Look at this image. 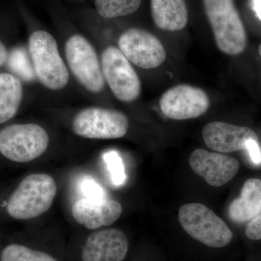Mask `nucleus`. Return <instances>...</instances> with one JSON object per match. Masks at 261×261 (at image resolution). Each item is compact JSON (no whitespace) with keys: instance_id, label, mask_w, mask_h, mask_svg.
Wrapping results in <instances>:
<instances>
[{"instance_id":"nucleus-18","label":"nucleus","mask_w":261,"mask_h":261,"mask_svg":"<svg viewBox=\"0 0 261 261\" xmlns=\"http://www.w3.org/2000/svg\"><path fill=\"white\" fill-rule=\"evenodd\" d=\"M142 0H95L97 11L106 18L133 14L140 8Z\"/></svg>"},{"instance_id":"nucleus-20","label":"nucleus","mask_w":261,"mask_h":261,"mask_svg":"<svg viewBox=\"0 0 261 261\" xmlns=\"http://www.w3.org/2000/svg\"><path fill=\"white\" fill-rule=\"evenodd\" d=\"M8 66L13 73L25 82H32L35 80L34 65L31 63L27 51L24 48H15L10 51L8 57Z\"/></svg>"},{"instance_id":"nucleus-8","label":"nucleus","mask_w":261,"mask_h":261,"mask_svg":"<svg viewBox=\"0 0 261 261\" xmlns=\"http://www.w3.org/2000/svg\"><path fill=\"white\" fill-rule=\"evenodd\" d=\"M102 66L103 75L117 99L129 102L140 96V78L119 49L106 48L102 54Z\"/></svg>"},{"instance_id":"nucleus-25","label":"nucleus","mask_w":261,"mask_h":261,"mask_svg":"<svg viewBox=\"0 0 261 261\" xmlns=\"http://www.w3.org/2000/svg\"><path fill=\"white\" fill-rule=\"evenodd\" d=\"M252 8L261 20V0H251Z\"/></svg>"},{"instance_id":"nucleus-22","label":"nucleus","mask_w":261,"mask_h":261,"mask_svg":"<svg viewBox=\"0 0 261 261\" xmlns=\"http://www.w3.org/2000/svg\"><path fill=\"white\" fill-rule=\"evenodd\" d=\"M80 188L82 193L85 196V198L95 200L106 199L105 190L93 178H83L80 182Z\"/></svg>"},{"instance_id":"nucleus-1","label":"nucleus","mask_w":261,"mask_h":261,"mask_svg":"<svg viewBox=\"0 0 261 261\" xmlns=\"http://www.w3.org/2000/svg\"><path fill=\"white\" fill-rule=\"evenodd\" d=\"M57 194L54 178L46 173H34L23 178L10 195L6 211L16 220H29L47 212Z\"/></svg>"},{"instance_id":"nucleus-13","label":"nucleus","mask_w":261,"mask_h":261,"mask_svg":"<svg viewBox=\"0 0 261 261\" xmlns=\"http://www.w3.org/2000/svg\"><path fill=\"white\" fill-rule=\"evenodd\" d=\"M202 137L209 148L221 153L245 150L247 141L258 140L252 128L221 121L206 124L202 130Z\"/></svg>"},{"instance_id":"nucleus-16","label":"nucleus","mask_w":261,"mask_h":261,"mask_svg":"<svg viewBox=\"0 0 261 261\" xmlns=\"http://www.w3.org/2000/svg\"><path fill=\"white\" fill-rule=\"evenodd\" d=\"M151 12L154 23L161 30L177 32L188 22L185 0H151Z\"/></svg>"},{"instance_id":"nucleus-26","label":"nucleus","mask_w":261,"mask_h":261,"mask_svg":"<svg viewBox=\"0 0 261 261\" xmlns=\"http://www.w3.org/2000/svg\"><path fill=\"white\" fill-rule=\"evenodd\" d=\"M7 59H8V51H7L5 46L0 42V66L4 64Z\"/></svg>"},{"instance_id":"nucleus-14","label":"nucleus","mask_w":261,"mask_h":261,"mask_svg":"<svg viewBox=\"0 0 261 261\" xmlns=\"http://www.w3.org/2000/svg\"><path fill=\"white\" fill-rule=\"evenodd\" d=\"M122 206L118 201L83 198L77 200L72 207V216L77 223L89 229L110 226L121 216Z\"/></svg>"},{"instance_id":"nucleus-11","label":"nucleus","mask_w":261,"mask_h":261,"mask_svg":"<svg viewBox=\"0 0 261 261\" xmlns=\"http://www.w3.org/2000/svg\"><path fill=\"white\" fill-rule=\"evenodd\" d=\"M189 163L192 171L203 178L211 186L219 187L227 184L238 173V160L226 154L197 149L192 152Z\"/></svg>"},{"instance_id":"nucleus-15","label":"nucleus","mask_w":261,"mask_h":261,"mask_svg":"<svg viewBox=\"0 0 261 261\" xmlns=\"http://www.w3.org/2000/svg\"><path fill=\"white\" fill-rule=\"evenodd\" d=\"M261 214V180L250 178L244 184L240 197L228 207L230 219L237 224L249 222Z\"/></svg>"},{"instance_id":"nucleus-2","label":"nucleus","mask_w":261,"mask_h":261,"mask_svg":"<svg viewBox=\"0 0 261 261\" xmlns=\"http://www.w3.org/2000/svg\"><path fill=\"white\" fill-rule=\"evenodd\" d=\"M203 4L220 50L231 56L243 53L246 32L232 0H203Z\"/></svg>"},{"instance_id":"nucleus-12","label":"nucleus","mask_w":261,"mask_h":261,"mask_svg":"<svg viewBox=\"0 0 261 261\" xmlns=\"http://www.w3.org/2000/svg\"><path fill=\"white\" fill-rule=\"evenodd\" d=\"M128 240L121 230L108 228L91 233L82 251L83 261H122L128 252Z\"/></svg>"},{"instance_id":"nucleus-9","label":"nucleus","mask_w":261,"mask_h":261,"mask_svg":"<svg viewBox=\"0 0 261 261\" xmlns=\"http://www.w3.org/2000/svg\"><path fill=\"white\" fill-rule=\"evenodd\" d=\"M118 47L130 63L144 69L158 68L166 59V51L161 41L142 29H130L123 33Z\"/></svg>"},{"instance_id":"nucleus-23","label":"nucleus","mask_w":261,"mask_h":261,"mask_svg":"<svg viewBox=\"0 0 261 261\" xmlns=\"http://www.w3.org/2000/svg\"><path fill=\"white\" fill-rule=\"evenodd\" d=\"M245 234L250 240H261V214L249 221L245 229Z\"/></svg>"},{"instance_id":"nucleus-27","label":"nucleus","mask_w":261,"mask_h":261,"mask_svg":"<svg viewBox=\"0 0 261 261\" xmlns=\"http://www.w3.org/2000/svg\"><path fill=\"white\" fill-rule=\"evenodd\" d=\"M258 51H259V54H260V56L261 57V44H260V46H259Z\"/></svg>"},{"instance_id":"nucleus-19","label":"nucleus","mask_w":261,"mask_h":261,"mask_svg":"<svg viewBox=\"0 0 261 261\" xmlns=\"http://www.w3.org/2000/svg\"><path fill=\"white\" fill-rule=\"evenodd\" d=\"M1 261H58L46 252L33 250L18 244L8 245L3 250Z\"/></svg>"},{"instance_id":"nucleus-5","label":"nucleus","mask_w":261,"mask_h":261,"mask_svg":"<svg viewBox=\"0 0 261 261\" xmlns=\"http://www.w3.org/2000/svg\"><path fill=\"white\" fill-rule=\"evenodd\" d=\"M47 132L35 123L11 125L0 130V153L16 163H27L47 150Z\"/></svg>"},{"instance_id":"nucleus-24","label":"nucleus","mask_w":261,"mask_h":261,"mask_svg":"<svg viewBox=\"0 0 261 261\" xmlns=\"http://www.w3.org/2000/svg\"><path fill=\"white\" fill-rule=\"evenodd\" d=\"M250 155V160L253 164L258 166L261 164V149L258 140H250L245 145V149Z\"/></svg>"},{"instance_id":"nucleus-3","label":"nucleus","mask_w":261,"mask_h":261,"mask_svg":"<svg viewBox=\"0 0 261 261\" xmlns=\"http://www.w3.org/2000/svg\"><path fill=\"white\" fill-rule=\"evenodd\" d=\"M29 53L36 75L49 89L64 88L69 74L62 59L55 38L44 31H37L29 38Z\"/></svg>"},{"instance_id":"nucleus-10","label":"nucleus","mask_w":261,"mask_h":261,"mask_svg":"<svg viewBox=\"0 0 261 261\" xmlns=\"http://www.w3.org/2000/svg\"><path fill=\"white\" fill-rule=\"evenodd\" d=\"M163 114L176 121L198 118L207 112L210 99L202 90L188 84H181L168 89L160 100Z\"/></svg>"},{"instance_id":"nucleus-17","label":"nucleus","mask_w":261,"mask_h":261,"mask_svg":"<svg viewBox=\"0 0 261 261\" xmlns=\"http://www.w3.org/2000/svg\"><path fill=\"white\" fill-rule=\"evenodd\" d=\"M22 97L23 87L20 81L13 75L0 73V123L15 116Z\"/></svg>"},{"instance_id":"nucleus-4","label":"nucleus","mask_w":261,"mask_h":261,"mask_svg":"<svg viewBox=\"0 0 261 261\" xmlns=\"http://www.w3.org/2000/svg\"><path fill=\"white\" fill-rule=\"evenodd\" d=\"M182 228L192 238L211 247L226 246L233 233L214 211L201 203H188L178 210Z\"/></svg>"},{"instance_id":"nucleus-7","label":"nucleus","mask_w":261,"mask_h":261,"mask_svg":"<svg viewBox=\"0 0 261 261\" xmlns=\"http://www.w3.org/2000/svg\"><path fill=\"white\" fill-rule=\"evenodd\" d=\"M65 56L76 80L89 92H101L104 75L97 53L90 42L80 34L72 36L65 44Z\"/></svg>"},{"instance_id":"nucleus-21","label":"nucleus","mask_w":261,"mask_h":261,"mask_svg":"<svg viewBox=\"0 0 261 261\" xmlns=\"http://www.w3.org/2000/svg\"><path fill=\"white\" fill-rule=\"evenodd\" d=\"M103 159L107 166L113 185L116 187L124 185L127 177L121 156L116 151L111 150L103 154Z\"/></svg>"},{"instance_id":"nucleus-6","label":"nucleus","mask_w":261,"mask_h":261,"mask_svg":"<svg viewBox=\"0 0 261 261\" xmlns=\"http://www.w3.org/2000/svg\"><path fill=\"white\" fill-rule=\"evenodd\" d=\"M72 128L75 135L94 140L121 138L128 129L126 115L115 110L86 108L75 116Z\"/></svg>"}]
</instances>
